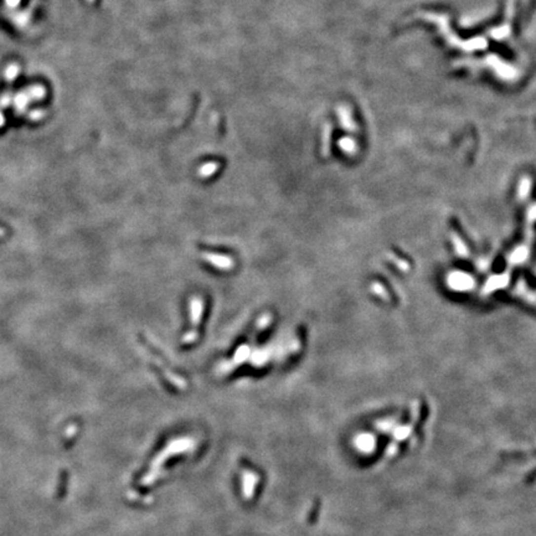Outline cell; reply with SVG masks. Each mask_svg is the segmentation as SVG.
Segmentation results:
<instances>
[{
  "label": "cell",
  "instance_id": "1",
  "mask_svg": "<svg viewBox=\"0 0 536 536\" xmlns=\"http://www.w3.org/2000/svg\"><path fill=\"white\" fill-rule=\"evenodd\" d=\"M8 1L11 4V5H14V4L18 3V0H8Z\"/></svg>",
  "mask_w": 536,
  "mask_h": 536
},
{
  "label": "cell",
  "instance_id": "2",
  "mask_svg": "<svg viewBox=\"0 0 536 536\" xmlns=\"http://www.w3.org/2000/svg\"><path fill=\"white\" fill-rule=\"evenodd\" d=\"M3 119H4L3 115H1V113H0V125H3V123H4Z\"/></svg>",
  "mask_w": 536,
  "mask_h": 536
},
{
  "label": "cell",
  "instance_id": "3",
  "mask_svg": "<svg viewBox=\"0 0 536 536\" xmlns=\"http://www.w3.org/2000/svg\"><path fill=\"white\" fill-rule=\"evenodd\" d=\"M4 235H5V231H4L3 229L0 228V236H4Z\"/></svg>",
  "mask_w": 536,
  "mask_h": 536
}]
</instances>
